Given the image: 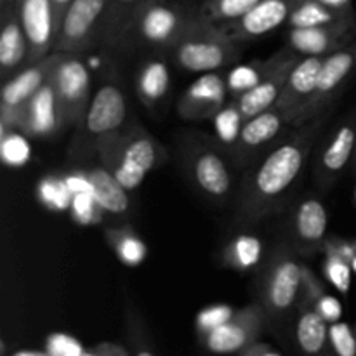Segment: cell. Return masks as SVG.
Returning a JSON list of instances; mask_svg holds the SVG:
<instances>
[{"instance_id":"6da1fadb","label":"cell","mask_w":356,"mask_h":356,"mask_svg":"<svg viewBox=\"0 0 356 356\" xmlns=\"http://www.w3.org/2000/svg\"><path fill=\"white\" fill-rule=\"evenodd\" d=\"M325 113L306 125L296 127L291 138L275 146L266 159L245 181L242 193V212L249 219H259L278 207L301 176Z\"/></svg>"},{"instance_id":"7a4b0ae2","label":"cell","mask_w":356,"mask_h":356,"mask_svg":"<svg viewBox=\"0 0 356 356\" xmlns=\"http://www.w3.org/2000/svg\"><path fill=\"white\" fill-rule=\"evenodd\" d=\"M97 155L127 191L141 186L145 177L163 160L162 146L139 125L104 136L96 143Z\"/></svg>"},{"instance_id":"3957f363","label":"cell","mask_w":356,"mask_h":356,"mask_svg":"<svg viewBox=\"0 0 356 356\" xmlns=\"http://www.w3.org/2000/svg\"><path fill=\"white\" fill-rule=\"evenodd\" d=\"M170 49L176 65L191 73L218 72L240 58L236 42L198 16Z\"/></svg>"},{"instance_id":"277c9868","label":"cell","mask_w":356,"mask_h":356,"mask_svg":"<svg viewBox=\"0 0 356 356\" xmlns=\"http://www.w3.org/2000/svg\"><path fill=\"white\" fill-rule=\"evenodd\" d=\"M356 68V45H346L339 51L323 58L322 70H320L318 82L312 96L292 113H289L287 122L292 127H301L320 117L327 110L334 97L339 94L346 80Z\"/></svg>"},{"instance_id":"5b68a950","label":"cell","mask_w":356,"mask_h":356,"mask_svg":"<svg viewBox=\"0 0 356 356\" xmlns=\"http://www.w3.org/2000/svg\"><path fill=\"white\" fill-rule=\"evenodd\" d=\"M195 19L197 17H190L177 7L169 6L167 0H149L134 17L124 42L132 40L134 44L153 47H172Z\"/></svg>"},{"instance_id":"8992f818","label":"cell","mask_w":356,"mask_h":356,"mask_svg":"<svg viewBox=\"0 0 356 356\" xmlns=\"http://www.w3.org/2000/svg\"><path fill=\"white\" fill-rule=\"evenodd\" d=\"M110 2L111 0H73L63 14L54 52L76 54L101 40Z\"/></svg>"},{"instance_id":"52a82bcc","label":"cell","mask_w":356,"mask_h":356,"mask_svg":"<svg viewBox=\"0 0 356 356\" xmlns=\"http://www.w3.org/2000/svg\"><path fill=\"white\" fill-rule=\"evenodd\" d=\"M51 82L63 122L68 125L82 124L92 99L90 73L86 63L73 54H63L61 61L52 72Z\"/></svg>"},{"instance_id":"ba28073f","label":"cell","mask_w":356,"mask_h":356,"mask_svg":"<svg viewBox=\"0 0 356 356\" xmlns=\"http://www.w3.org/2000/svg\"><path fill=\"white\" fill-rule=\"evenodd\" d=\"M302 285V266L289 250H280L268 266L263 285V306L268 318L287 315L299 301Z\"/></svg>"},{"instance_id":"9c48e42d","label":"cell","mask_w":356,"mask_h":356,"mask_svg":"<svg viewBox=\"0 0 356 356\" xmlns=\"http://www.w3.org/2000/svg\"><path fill=\"white\" fill-rule=\"evenodd\" d=\"M17 14L28 42V63L35 65L54 52L59 19L51 0H17Z\"/></svg>"},{"instance_id":"30bf717a","label":"cell","mask_w":356,"mask_h":356,"mask_svg":"<svg viewBox=\"0 0 356 356\" xmlns=\"http://www.w3.org/2000/svg\"><path fill=\"white\" fill-rule=\"evenodd\" d=\"M264 320H266V313H264L263 306H245V308L238 309L233 318H229L228 322L222 323L212 332L202 336L200 339L204 346L212 353L240 355L245 348L256 343L257 337L263 332Z\"/></svg>"},{"instance_id":"8fae6325","label":"cell","mask_w":356,"mask_h":356,"mask_svg":"<svg viewBox=\"0 0 356 356\" xmlns=\"http://www.w3.org/2000/svg\"><path fill=\"white\" fill-rule=\"evenodd\" d=\"M298 61L299 54H296L291 47L282 49L280 52L275 54L273 66L268 70V73L261 79V82L250 90H247L245 94L236 97L243 120L247 122L249 118L277 106L289 75L294 70V66L298 65Z\"/></svg>"},{"instance_id":"7c38bea8","label":"cell","mask_w":356,"mask_h":356,"mask_svg":"<svg viewBox=\"0 0 356 356\" xmlns=\"http://www.w3.org/2000/svg\"><path fill=\"white\" fill-rule=\"evenodd\" d=\"M299 0H261L247 14L232 23L216 24L233 42L256 40L289 21Z\"/></svg>"},{"instance_id":"4fadbf2b","label":"cell","mask_w":356,"mask_h":356,"mask_svg":"<svg viewBox=\"0 0 356 356\" xmlns=\"http://www.w3.org/2000/svg\"><path fill=\"white\" fill-rule=\"evenodd\" d=\"M127 117V104L120 87L115 82L101 83L92 94L89 110L83 118L86 134L96 138V143L104 136L120 131Z\"/></svg>"},{"instance_id":"5bb4252c","label":"cell","mask_w":356,"mask_h":356,"mask_svg":"<svg viewBox=\"0 0 356 356\" xmlns=\"http://www.w3.org/2000/svg\"><path fill=\"white\" fill-rule=\"evenodd\" d=\"M228 86L219 73H205L195 80L177 103V113L184 120L214 118L225 108Z\"/></svg>"},{"instance_id":"9a60e30c","label":"cell","mask_w":356,"mask_h":356,"mask_svg":"<svg viewBox=\"0 0 356 356\" xmlns=\"http://www.w3.org/2000/svg\"><path fill=\"white\" fill-rule=\"evenodd\" d=\"M190 172L197 186L212 200H225L232 191V172L221 153L211 146H195L190 152Z\"/></svg>"},{"instance_id":"2e32d148","label":"cell","mask_w":356,"mask_h":356,"mask_svg":"<svg viewBox=\"0 0 356 356\" xmlns=\"http://www.w3.org/2000/svg\"><path fill=\"white\" fill-rule=\"evenodd\" d=\"M353 23H341L334 26L291 28L287 47L301 56H329L346 47L350 42Z\"/></svg>"},{"instance_id":"e0dca14e","label":"cell","mask_w":356,"mask_h":356,"mask_svg":"<svg viewBox=\"0 0 356 356\" xmlns=\"http://www.w3.org/2000/svg\"><path fill=\"white\" fill-rule=\"evenodd\" d=\"M356 152V122L346 120L330 138L316 167V183L327 190L341 176Z\"/></svg>"},{"instance_id":"ac0fdd59","label":"cell","mask_w":356,"mask_h":356,"mask_svg":"<svg viewBox=\"0 0 356 356\" xmlns=\"http://www.w3.org/2000/svg\"><path fill=\"white\" fill-rule=\"evenodd\" d=\"M63 54L52 52L35 65H30V68H24L23 72L14 75L3 86L0 108H23L49 82Z\"/></svg>"},{"instance_id":"d6986e66","label":"cell","mask_w":356,"mask_h":356,"mask_svg":"<svg viewBox=\"0 0 356 356\" xmlns=\"http://www.w3.org/2000/svg\"><path fill=\"white\" fill-rule=\"evenodd\" d=\"M61 124L65 122L56 99L54 86L49 79V82L23 106L21 131L28 136H49Z\"/></svg>"},{"instance_id":"ffe728a7","label":"cell","mask_w":356,"mask_h":356,"mask_svg":"<svg viewBox=\"0 0 356 356\" xmlns=\"http://www.w3.org/2000/svg\"><path fill=\"white\" fill-rule=\"evenodd\" d=\"M323 58L325 56H305L294 66V70L289 75L284 90H282L280 99L277 103V108H280L284 111L285 117L289 113H292L294 110H298L313 94L316 82H318Z\"/></svg>"},{"instance_id":"44dd1931","label":"cell","mask_w":356,"mask_h":356,"mask_svg":"<svg viewBox=\"0 0 356 356\" xmlns=\"http://www.w3.org/2000/svg\"><path fill=\"white\" fill-rule=\"evenodd\" d=\"M289 122L285 118V113L277 106L249 118L243 124L240 138L235 145L236 152L242 159H247L252 153L259 152L263 146L270 145L273 139H277L280 136L282 129Z\"/></svg>"},{"instance_id":"7402d4cb","label":"cell","mask_w":356,"mask_h":356,"mask_svg":"<svg viewBox=\"0 0 356 356\" xmlns=\"http://www.w3.org/2000/svg\"><path fill=\"white\" fill-rule=\"evenodd\" d=\"M23 61H28V42L21 26L17 6H10L2 14L0 31V66L3 73L14 72Z\"/></svg>"},{"instance_id":"603a6c76","label":"cell","mask_w":356,"mask_h":356,"mask_svg":"<svg viewBox=\"0 0 356 356\" xmlns=\"http://www.w3.org/2000/svg\"><path fill=\"white\" fill-rule=\"evenodd\" d=\"M327 211L323 204L315 198H308V200L301 202L296 211V235H298L299 242L306 245L308 249H316L322 247L325 242L327 233Z\"/></svg>"},{"instance_id":"cb8c5ba5","label":"cell","mask_w":356,"mask_h":356,"mask_svg":"<svg viewBox=\"0 0 356 356\" xmlns=\"http://www.w3.org/2000/svg\"><path fill=\"white\" fill-rule=\"evenodd\" d=\"M296 343L305 356H323L329 344V323L313 308H299Z\"/></svg>"},{"instance_id":"d4e9b609","label":"cell","mask_w":356,"mask_h":356,"mask_svg":"<svg viewBox=\"0 0 356 356\" xmlns=\"http://www.w3.org/2000/svg\"><path fill=\"white\" fill-rule=\"evenodd\" d=\"M92 186V195L104 212L124 214L129 211V195L124 184L106 169L97 167L87 174Z\"/></svg>"},{"instance_id":"484cf974","label":"cell","mask_w":356,"mask_h":356,"mask_svg":"<svg viewBox=\"0 0 356 356\" xmlns=\"http://www.w3.org/2000/svg\"><path fill=\"white\" fill-rule=\"evenodd\" d=\"M287 23L291 28L334 26L341 23H353V13L332 9L320 3L318 0H299Z\"/></svg>"},{"instance_id":"4316f807","label":"cell","mask_w":356,"mask_h":356,"mask_svg":"<svg viewBox=\"0 0 356 356\" xmlns=\"http://www.w3.org/2000/svg\"><path fill=\"white\" fill-rule=\"evenodd\" d=\"M148 2L149 0H111L104 16L101 40L106 45H120L134 17Z\"/></svg>"},{"instance_id":"83f0119b","label":"cell","mask_w":356,"mask_h":356,"mask_svg":"<svg viewBox=\"0 0 356 356\" xmlns=\"http://www.w3.org/2000/svg\"><path fill=\"white\" fill-rule=\"evenodd\" d=\"M170 87V73L162 59H149L136 75V90L146 106L153 108L165 97Z\"/></svg>"},{"instance_id":"f1b7e54d","label":"cell","mask_w":356,"mask_h":356,"mask_svg":"<svg viewBox=\"0 0 356 356\" xmlns=\"http://www.w3.org/2000/svg\"><path fill=\"white\" fill-rule=\"evenodd\" d=\"M104 236H106V242L110 243L113 252L117 254V257L125 266H139L146 259L148 249H146L145 242L139 238L138 233L131 226L106 229Z\"/></svg>"},{"instance_id":"f546056e","label":"cell","mask_w":356,"mask_h":356,"mask_svg":"<svg viewBox=\"0 0 356 356\" xmlns=\"http://www.w3.org/2000/svg\"><path fill=\"white\" fill-rule=\"evenodd\" d=\"M261 0H207L200 7L198 17L211 24H225L249 13Z\"/></svg>"},{"instance_id":"4dcf8cb0","label":"cell","mask_w":356,"mask_h":356,"mask_svg":"<svg viewBox=\"0 0 356 356\" xmlns=\"http://www.w3.org/2000/svg\"><path fill=\"white\" fill-rule=\"evenodd\" d=\"M263 254V245L256 236L240 235L233 240L225 252V263L238 271L256 266Z\"/></svg>"},{"instance_id":"1f68e13d","label":"cell","mask_w":356,"mask_h":356,"mask_svg":"<svg viewBox=\"0 0 356 356\" xmlns=\"http://www.w3.org/2000/svg\"><path fill=\"white\" fill-rule=\"evenodd\" d=\"M275 56H271L268 61L264 63H252V65H240L229 72L228 79H226V86H228V92H232L235 97H240L245 94L247 90L252 89L254 86L261 82L268 70L273 66Z\"/></svg>"},{"instance_id":"d6a6232c","label":"cell","mask_w":356,"mask_h":356,"mask_svg":"<svg viewBox=\"0 0 356 356\" xmlns=\"http://www.w3.org/2000/svg\"><path fill=\"white\" fill-rule=\"evenodd\" d=\"M243 124H245V120H243V115L240 111L236 99L228 106L225 104V108L214 117L216 132H218L219 139L225 141L226 145H236Z\"/></svg>"},{"instance_id":"836d02e7","label":"cell","mask_w":356,"mask_h":356,"mask_svg":"<svg viewBox=\"0 0 356 356\" xmlns=\"http://www.w3.org/2000/svg\"><path fill=\"white\" fill-rule=\"evenodd\" d=\"M323 275H325L327 280H329L341 294H348V292H350L353 268H351V263L348 259L336 256V254H325Z\"/></svg>"},{"instance_id":"e575fe53","label":"cell","mask_w":356,"mask_h":356,"mask_svg":"<svg viewBox=\"0 0 356 356\" xmlns=\"http://www.w3.org/2000/svg\"><path fill=\"white\" fill-rule=\"evenodd\" d=\"M73 219L80 225H94L103 219L106 212L103 211L92 193H73L72 204H70Z\"/></svg>"},{"instance_id":"d590c367","label":"cell","mask_w":356,"mask_h":356,"mask_svg":"<svg viewBox=\"0 0 356 356\" xmlns=\"http://www.w3.org/2000/svg\"><path fill=\"white\" fill-rule=\"evenodd\" d=\"M38 197L51 209H65L72 204V191L65 179H44L38 184Z\"/></svg>"},{"instance_id":"8d00e7d4","label":"cell","mask_w":356,"mask_h":356,"mask_svg":"<svg viewBox=\"0 0 356 356\" xmlns=\"http://www.w3.org/2000/svg\"><path fill=\"white\" fill-rule=\"evenodd\" d=\"M235 313V309L228 305H214L202 309L197 315V320H195V329H197L198 336L202 337L205 336V334L216 330L218 327H221L222 323L228 322L229 318H233Z\"/></svg>"},{"instance_id":"74e56055","label":"cell","mask_w":356,"mask_h":356,"mask_svg":"<svg viewBox=\"0 0 356 356\" xmlns=\"http://www.w3.org/2000/svg\"><path fill=\"white\" fill-rule=\"evenodd\" d=\"M329 343L336 356H356V334L348 323H330Z\"/></svg>"},{"instance_id":"f35d334b","label":"cell","mask_w":356,"mask_h":356,"mask_svg":"<svg viewBox=\"0 0 356 356\" xmlns=\"http://www.w3.org/2000/svg\"><path fill=\"white\" fill-rule=\"evenodd\" d=\"M45 351L51 356H82L86 350L68 334H51L45 341Z\"/></svg>"},{"instance_id":"ab89813d","label":"cell","mask_w":356,"mask_h":356,"mask_svg":"<svg viewBox=\"0 0 356 356\" xmlns=\"http://www.w3.org/2000/svg\"><path fill=\"white\" fill-rule=\"evenodd\" d=\"M2 156L7 165H21V163L30 159V148L24 143V139L17 138L14 134L10 139L7 134L2 136Z\"/></svg>"},{"instance_id":"60d3db41","label":"cell","mask_w":356,"mask_h":356,"mask_svg":"<svg viewBox=\"0 0 356 356\" xmlns=\"http://www.w3.org/2000/svg\"><path fill=\"white\" fill-rule=\"evenodd\" d=\"M313 309H315L327 323L339 322L341 316H343V306H341V302L337 301L336 298L327 294V292L315 302Z\"/></svg>"},{"instance_id":"b9f144b4","label":"cell","mask_w":356,"mask_h":356,"mask_svg":"<svg viewBox=\"0 0 356 356\" xmlns=\"http://www.w3.org/2000/svg\"><path fill=\"white\" fill-rule=\"evenodd\" d=\"M131 356H156L138 323H131Z\"/></svg>"},{"instance_id":"7bdbcfd3","label":"cell","mask_w":356,"mask_h":356,"mask_svg":"<svg viewBox=\"0 0 356 356\" xmlns=\"http://www.w3.org/2000/svg\"><path fill=\"white\" fill-rule=\"evenodd\" d=\"M82 356H131L127 350L115 343H99L90 350H86Z\"/></svg>"},{"instance_id":"ee69618b","label":"cell","mask_w":356,"mask_h":356,"mask_svg":"<svg viewBox=\"0 0 356 356\" xmlns=\"http://www.w3.org/2000/svg\"><path fill=\"white\" fill-rule=\"evenodd\" d=\"M238 356H284V355H280L277 350H273L270 344L257 343L256 341V343L250 344L249 348H245V350H243Z\"/></svg>"},{"instance_id":"f6af8a7d","label":"cell","mask_w":356,"mask_h":356,"mask_svg":"<svg viewBox=\"0 0 356 356\" xmlns=\"http://www.w3.org/2000/svg\"><path fill=\"white\" fill-rule=\"evenodd\" d=\"M318 2L337 10H351V2L353 0H318Z\"/></svg>"},{"instance_id":"bcb514c9","label":"cell","mask_w":356,"mask_h":356,"mask_svg":"<svg viewBox=\"0 0 356 356\" xmlns=\"http://www.w3.org/2000/svg\"><path fill=\"white\" fill-rule=\"evenodd\" d=\"M51 2L54 3V7H56V13H58L59 19H63V14H65V10L68 9V7H70V3H72L73 0H51Z\"/></svg>"},{"instance_id":"7dc6e473","label":"cell","mask_w":356,"mask_h":356,"mask_svg":"<svg viewBox=\"0 0 356 356\" xmlns=\"http://www.w3.org/2000/svg\"><path fill=\"white\" fill-rule=\"evenodd\" d=\"M13 356H51L47 351H28V350H21L17 353H14Z\"/></svg>"},{"instance_id":"c3c4849f","label":"cell","mask_w":356,"mask_h":356,"mask_svg":"<svg viewBox=\"0 0 356 356\" xmlns=\"http://www.w3.org/2000/svg\"><path fill=\"white\" fill-rule=\"evenodd\" d=\"M353 243H355V256L353 259H351V268H353V273H356V240H353Z\"/></svg>"},{"instance_id":"681fc988","label":"cell","mask_w":356,"mask_h":356,"mask_svg":"<svg viewBox=\"0 0 356 356\" xmlns=\"http://www.w3.org/2000/svg\"><path fill=\"white\" fill-rule=\"evenodd\" d=\"M353 167H355V172H356V152H355V156H353Z\"/></svg>"},{"instance_id":"f907efd6","label":"cell","mask_w":356,"mask_h":356,"mask_svg":"<svg viewBox=\"0 0 356 356\" xmlns=\"http://www.w3.org/2000/svg\"><path fill=\"white\" fill-rule=\"evenodd\" d=\"M355 198H356V190H355Z\"/></svg>"},{"instance_id":"816d5d0a","label":"cell","mask_w":356,"mask_h":356,"mask_svg":"<svg viewBox=\"0 0 356 356\" xmlns=\"http://www.w3.org/2000/svg\"><path fill=\"white\" fill-rule=\"evenodd\" d=\"M355 332H356V329H355Z\"/></svg>"},{"instance_id":"f5cc1de1","label":"cell","mask_w":356,"mask_h":356,"mask_svg":"<svg viewBox=\"0 0 356 356\" xmlns=\"http://www.w3.org/2000/svg\"><path fill=\"white\" fill-rule=\"evenodd\" d=\"M355 28H356V24H355Z\"/></svg>"}]
</instances>
